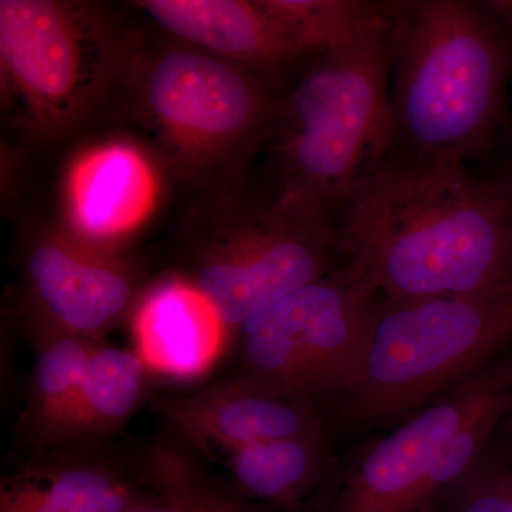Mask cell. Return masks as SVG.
I'll use <instances>...</instances> for the list:
<instances>
[{"instance_id":"1","label":"cell","mask_w":512,"mask_h":512,"mask_svg":"<svg viewBox=\"0 0 512 512\" xmlns=\"http://www.w3.org/2000/svg\"><path fill=\"white\" fill-rule=\"evenodd\" d=\"M340 207L336 231L350 269L384 298L481 295L512 284L503 192L461 161L389 148Z\"/></svg>"},{"instance_id":"2","label":"cell","mask_w":512,"mask_h":512,"mask_svg":"<svg viewBox=\"0 0 512 512\" xmlns=\"http://www.w3.org/2000/svg\"><path fill=\"white\" fill-rule=\"evenodd\" d=\"M386 15L392 146L464 163L503 113L511 63L503 18L493 6L463 0L407 2Z\"/></svg>"},{"instance_id":"3","label":"cell","mask_w":512,"mask_h":512,"mask_svg":"<svg viewBox=\"0 0 512 512\" xmlns=\"http://www.w3.org/2000/svg\"><path fill=\"white\" fill-rule=\"evenodd\" d=\"M278 97L266 140L274 146V194L329 215L359 175L392 146L389 20L309 60Z\"/></svg>"},{"instance_id":"4","label":"cell","mask_w":512,"mask_h":512,"mask_svg":"<svg viewBox=\"0 0 512 512\" xmlns=\"http://www.w3.org/2000/svg\"><path fill=\"white\" fill-rule=\"evenodd\" d=\"M511 346L512 284L481 295L383 298L338 419L356 433L402 423Z\"/></svg>"},{"instance_id":"5","label":"cell","mask_w":512,"mask_h":512,"mask_svg":"<svg viewBox=\"0 0 512 512\" xmlns=\"http://www.w3.org/2000/svg\"><path fill=\"white\" fill-rule=\"evenodd\" d=\"M120 90L165 170L210 187L266 140L279 97L268 76L168 35L134 39Z\"/></svg>"},{"instance_id":"6","label":"cell","mask_w":512,"mask_h":512,"mask_svg":"<svg viewBox=\"0 0 512 512\" xmlns=\"http://www.w3.org/2000/svg\"><path fill=\"white\" fill-rule=\"evenodd\" d=\"M136 37L84 2H0L2 110L26 146L70 136L119 90Z\"/></svg>"},{"instance_id":"7","label":"cell","mask_w":512,"mask_h":512,"mask_svg":"<svg viewBox=\"0 0 512 512\" xmlns=\"http://www.w3.org/2000/svg\"><path fill=\"white\" fill-rule=\"evenodd\" d=\"M338 231L329 215L279 195L212 194L192 212L181 275L238 330L272 303L329 275Z\"/></svg>"},{"instance_id":"8","label":"cell","mask_w":512,"mask_h":512,"mask_svg":"<svg viewBox=\"0 0 512 512\" xmlns=\"http://www.w3.org/2000/svg\"><path fill=\"white\" fill-rule=\"evenodd\" d=\"M377 295L352 269L289 293L237 330L239 375L316 409L339 399L365 352Z\"/></svg>"},{"instance_id":"9","label":"cell","mask_w":512,"mask_h":512,"mask_svg":"<svg viewBox=\"0 0 512 512\" xmlns=\"http://www.w3.org/2000/svg\"><path fill=\"white\" fill-rule=\"evenodd\" d=\"M511 392L512 353H505L367 444L319 512H433L447 491L440 463L448 441L485 406Z\"/></svg>"},{"instance_id":"10","label":"cell","mask_w":512,"mask_h":512,"mask_svg":"<svg viewBox=\"0 0 512 512\" xmlns=\"http://www.w3.org/2000/svg\"><path fill=\"white\" fill-rule=\"evenodd\" d=\"M23 279L28 323L99 342L136 302L137 276L119 248L93 244L64 224L30 239Z\"/></svg>"},{"instance_id":"11","label":"cell","mask_w":512,"mask_h":512,"mask_svg":"<svg viewBox=\"0 0 512 512\" xmlns=\"http://www.w3.org/2000/svg\"><path fill=\"white\" fill-rule=\"evenodd\" d=\"M151 406L198 447L224 451L326 433L319 409L238 375L184 396L153 394Z\"/></svg>"},{"instance_id":"12","label":"cell","mask_w":512,"mask_h":512,"mask_svg":"<svg viewBox=\"0 0 512 512\" xmlns=\"http://www.w3.org/2000/svg\"><path fill=\"white\" fill-rule=\"evenodd\" d=\"M160 194L153 154L130 141H101L70 165L66 227L93 244L119 248L153 214Z\"/></svg>"},{"instance_id":"13","label":"cell","mask_w":512,"mask_h":512,"mask_svg":"<svg viewBox=\"0 0 512 512\" xmlns=\"http://www.w3.org/2000/svg\"><path fill=\"white\" fill-rule=\"evenodd\" d=\"M136 5L165 35L264 76L313 59L272 0H144Z\"/></svg>"},{"instance_id":"14","label":"cell","mask_w":512,"mask_h":512,"mask_svg":"<svg viewBox=\"0 0 512 512\" xmlns=\"http://www.w3.org/2000/svg\"><path fill=\"white\" fill-rule=\"evenodd\" d=\"M59 447L2 477L0 512H137L163 503L109 458Z\"/></svg>"},{"instance_id":"15","label":"cell","mask_w":512,"mask_h":512,"mask_svg":"<svg viewBox=\"0 0 512 512\" xmlns=\"http://www.w3.org/2000/svg\"><path fill=\"white\" fill-rule=\"evenodd\" d=\"M227 332L211 303L181 276L154 286L134 309L137 353L161 375L188 379L207 372Z\"/></svg>"},{"instance_id":"16","label":"cell","mask_w":512,"mask_h":512,"mask_svg":"<svg viewBox=\"0 0 512 512\" xmlns=\"http://www.w3.org/2000/svg\"><path fill=\"white\" fill-rule=\"evenodd\" d=\"M36 362L23 429L40 448L59 446L94 349L92 340L37 323H28Z\"/></svg>"},{"instance_id":"17","label":"cell","mask_w":512,"mask_h":512,"mask_svg":"<svg viewBox=\"0 0 512 512\" xmlns=\"http://www.w3.org/2000/svg\"><path fill=\"white\" fill-rule=\"evenodd\" d=\"M227 454L239 488L284 512H301L328 471L326 433L249 444Z\"/></svg>"},{"instance_id":"18","label":"cell","mask_w":512,"mask_h":512,"mask_svg":"<svg viewBox=\"0 0 512 512\" xmlns=\"http://www.w3.org/2000/svg\"><path fill=\"white\" fill-rule=\"evenodd\" d=\"M148 372L137 352L101 342L90 357L60 444L97 440L119 430L143 402Z\"/></svg>"},{"instance_id":"19","label":"cell","mask_w":512,"mask_h":512,"mask_svg":"<svg viewBox=\"0 0 512 512\" xmlns=\"http://www.w3.org/2000/svg\"><path fill=\"white\" fill-rule=\"evenodd\" d=\"M154 490L184 512H252L245 501L201 473L183 451L164 447L150 464Z\"/></svg>"},{"instance_id":"20","label":"cell","mask_w":512,"mask_h":512,"mask_svg":"<svg viewBox=\"0 0 512 512\" xmlns=\"http://www.w3.org/2000/svg\"><path fill=\"white\" fill-rule=\"evenodd\" d=\"M437 512H512V451L488 446L437 504Z\"/></svg>"},{"instance_id":"21","label":"cell","mask_w":512,"mask_h":512,"mask_svg":"<svg viewBox=\"0 0 512 512\" xmlns=\"http://www.w3.org/2000/svg\"><path fill=\"white\" fill-rule=\"evenodd\" d=\"M498 187H500L501 192H503L505 202H507L508 212H510L511 225H512V167L511 170L508 171L505 177L501 178L500 181H497Z\"/></svg>"},{"instance_id":"22","label":"cell","mask_w":512,"mask_h":512,"mask_svg":"<svg viewBox=\"0 0 512 512\" xmlns=\"http://www.w3.org/2000/svg\"><path fill=\"white\" fill-rule=\"evenodd\" d=\"M137 512H184L181 510L178 505L168 503V501H163V503L153 505V507L144 508V510H140Z\"/></svg>"},{"instance_id":"23","label":"cell","mask_w":512,"mask_h":512,"mask_svg":"<svg viewBox=\"0 0 512 512\" xmlns=\"http://www.w3.org/2000/svg\"><path fill=\"white\" fill-rule=\"evenodd\" d=\"M507 417H512V407H511L510 413H508Z\"/></svg>"},{"instance_id":"24","label":"cell","mask_w":512,"mask_h":512,"mask_svg":"<svg viewBox=\"0 0 512 512\" xmlns=\"http://www.w3.org/2000/svg\"><path fill=\"white\" fill-rule=\"evenodd\" d=\"M433 512H437V511H433Z\"/></svg>"}]
</instances>
